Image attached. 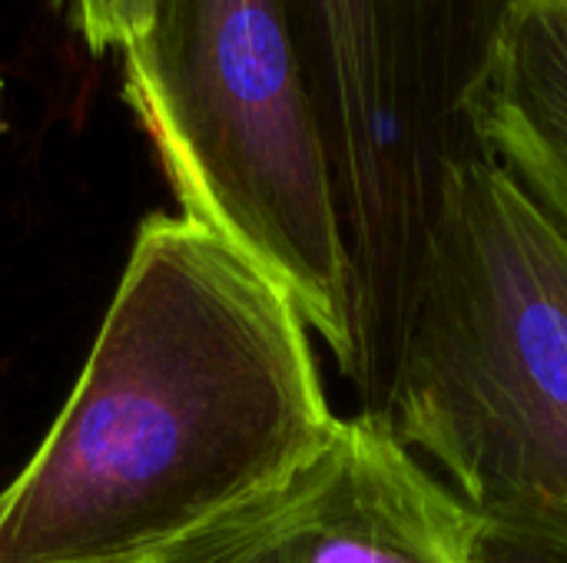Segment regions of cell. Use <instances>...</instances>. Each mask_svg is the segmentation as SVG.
<instances>
[{
    "mask_svg": "<svg viewBox=\"0 0 567 563\" xmlns=\"http://www.w3.org/2000/svg\"><path fill=\"white\" fill-rule=\"evenodd\" d=\"M472 563H567V524L482 518Z\"/></svg>",
    "mask_w": 567,
    "mask_h": 563,
    "instance_id": "7",
    "label": "cell"
},
{
    "mask_svg": "<svg viewBox=\"0 0 567 563\" xmlns=\"http://www.w3.org/2000/svg\"><path fill=\"white\" fill-rule=\"evenodd\" d=\"M336 428L292 299L186 216H146L86 365L0 488V563H153Z\"/></svg>",
    "mask_w": 567,
    "mask_h": 563,
    "instance_id": "1",
    "label": "cell"
},
{
    "mask_svg": "<svg viewBox=\"0 0 567 563\" xmlns=\"http://www.w3.org/2000/svg\"><path fill=\"white\" fill-rule=\"evenodd\" d=\"M472 123L482 153L567 232V0H518Z\"/></svg>",
    "mask_w": 567,
    "mask_h": 563,
    "instance_id": "6",
    "label": "cell"
},
{
    "mask_svg": "<svg viewBox=\"0 0 567 563\" xmlns=\"http://www.w3.org/2000/svg\"><path fill=\"white\" fill-rule=\"evenodd\" d=\"M482 514L372 411L153 563H472Z\"/></svg>",
    "mask_w": 567,
    "mask_h": 563,
    "instance_id": "5",
    "label": "cell"
},
{
    "mask_svg": "<svg viewBox=\"0 0 567 563\" xmlns=\"http://www.w3.org/2000/svg\"><path fill=\"white\" fill-rule=\"evenodd\" d=\"M518 0H289L349 275L352 382L382 411L472 110Z\"/></svg>",
    "mask_w": 567,
    "mask_h": 563,
    "instance_id": "3",
    "label": "cell"
},
{
    "mask_svg": "<svg viewBox=\"0 0 567 563\" xmlns=\"http://www.w3.org/2000/svg\"><path fill=\"white\" fill-rule=\"evenodd\" d=\"M90 53L130 46L150 20V0H50Z\"/></svg>",
    "mask_w": 567,
    "mask_h": 563,
    "instance_id": "8",
    "label": "cell"
},
{
    "mask_svg": "<svg viewBox=\"0 0 567 563\" xmlns=\"http://www.w3.org/2000/svg\"><path fill=\"white\" fill-rule=\"evenodd\" d=\"M120 56L179 216L269 275L346 375V252L289 0H150Z\"/></svg>",
    "mask_w": 567,
    "mask_h": 563,
    "instance_id": "4",
    "label": "cell"
},
{
    "mask_svg": "<svg viewBox=\"0 0 567 563\" xmlns=\"http://www.w3.org/2000/svg\"><path fill=\"white\" fill-rule=\"evenodd\" d=\"M379 415L475 514L567 524V232L488 156L445 183Z\"/></svg>",
    "mask_w": 567,
    "mask_h": 563,
    "instance_id": "2",
    "label": "cell"
}]
</instances>
